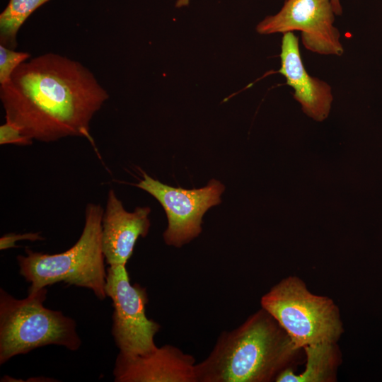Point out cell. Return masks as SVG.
Here are the masks:
<instances>
[{"instance_id":"cell-1","label":"cell","mask_w":382,"mask_h":382,"mask_svg":"<svg viewBox=\"0 0 382 382\" xmlns=\"http://www.w3.org/2000/svg\"><path fill=\"white\" fill-rule=\"evenodd\" d=\"M109 98L93 73L81 62L47 52L28 59L0 86L6 121L32 140L55 141L67 137L88 140L95 114Z\"/></svg>"},{"instance_id":"cell-2","label":"cell","mask_w":382,"mask_h":382,"mask_svg":"<svg viewBox=\"0 0 382 382\" xmlns=\"http://www.w3.org/2000/svg\"><path fill=\"white\" fill-rule=\"evenodd\" d=\"M288 333L261 308L219 336L209 354L196 364L197 382H270L292 368L299 352Z\"/></svg>"},{"instance_id":"cell-3","label":"cell","mask_w":382,"mask_h":382,"mask_svg":"<svg viewBox=\"0 0 382 382\" xmlns=\"http://www.w3.org/2000/svg\"><path fill=\"white\" fill-rule=\"evenodd\" d=\"M103 214L100 204L88 203L81 235L63 253L51 255L26 248L25 255L17 256L19 273L30 284L28 292L63 282L91 289L99 300L107 297V271L102 246Z\"/></svg>"},{"instance_id":"cell-4","label":"cell","mask_w":382,"mask_h":382,"mask_svg":"<svg viewBox=\"0 0 382 382\" xmlns=\"http://www.w3.org/2000/svg\"><path fill=\"white\" fill-rule=\"evenodd\" d=\"M47 293L43 287L18 299L0 289V364L47 345L70 351L81 347L75 320L60 311L45 307Z\"/></svg>"},{"instance_id":"cell-5","label":"cell","mask_w":382,"mask_h":382,"mask_svg":"<svg viewBox=\"0 0 382 382\" xmlns=\"http://www.w3.org/2000/svg\"><path fill=\"white\" fill-rule=\"evenodd\" d=\"M260 304L298 349L337 342L344 332L340 309L332 299L311 293L299 277L282 279L262 296Z\"/></svg>"},{"instance_id":"cell-6","label":"cell","mask_w":382,"mask_h":382,"mask_svg":"<svg viewBox=\"0 0 382 382\" xmlns=\"http://www.w3.org/2000/svg\"><path fill=\"white\" fill-rule=\"evenodd\" d=\"M105 291L112 301V335L120 353L134 356L153 352L160 325L146 315V288L130 282L125 265L107 268Z\"/></svg>"},{"instance_id":"cell-7","label":"cell","mask_w":382,"mask_h":382,"mask_svg":"<svg viewBox=\"0 0 382 382\" xmlns=\"http://www.w3.org/2000/svg\"><path fill=\"white\" fill-rule=\"evenodd\" d=\"M142 175L143 179L134 185L151 195L162 205L168 219L164 241L177 248L202 232L204 213L221 202L220 195L224 190V186L214 179L202 188L185 190L165 185L144 172Z\"/></svg>"},{"instance_id":"cell-8","label":"cell","mask_w":382,"mask_h":382,"mask_svg":"<svg viewBox=\"0 0 382 382\" xmlns=\"http://www.w3.org/2000/svg\"><path fill=\"white\" fill-rule=\"evenodd\" d=\"M335 15L330 0H285L281 10L264 18L256 30L262 35L299 30L308 50L340 56L344 49Z\"/></svg>"},{"instance_id":"cell-9","label":"cell","mask_w":382,"mask_h":382,"mask_svg":"<svg viewBox=\"0 0 382 382\" xmlns=\"http://www.w3.org/2000/svg\"><path fill=\"white\" fill-rule=\"evenodd\" d=\"M194 357L165 345L145 354L119 352L113 369L116 382H197Z\"/></svg>"},{"instance_id":"cell-10","label":"cell","mask_w":382,"mask_h":382,"mask_svg":"<svg viewBox=\"0 0 382 382\" xmlns=\"http://www.w3.org/2000/svg\"><path fill=\"white\" fill-rule=\"evenodd\" d=\"M148 207L126 211L115 191L108 194L102 218V246L106 264L125 265L132 255L139 237L144 238L151 226Z\"/></svg>"},{"instance_id":"cell-11","label":"cell","mask_w":382,"mask_h":382,"mask_svg":"<svg viewBox=\"0 0 382 382\" xmlns=\"http://www.w3.org/2000/svg\"><path fill=\"white\" fill-rule=\"evenodd\" d=\"M279 72L294 89L293 96L303 112L318 122L326 119L333 100L330 86L308 74L302 62L299 40L293 32L283 33Z\"/></svg>"},{"instance_id":"cell-12","label":"cell","mask_w":382,"mask_h":382,"mask_svg":"<svg viewBox=\"0 0 382 382\" xmlns=\"http://www.w3.org/2000/svg\"><path fill=\"white\" fill-rule=\"evenodd\" d=\"M305 369L299 374L292 368L282 371L275 378L277 382H333L341 362L337 342H321L305 346Z\"/></svg>"},{"instance_id":"cell-13","label":"cell","mask_w":382,"mask_h":382,"mask_svg":"<svg viewBox=\"0 0 382 382\" xmlns=\"http://www.w3.org/2000/svg\"><path fill=\"white\" fill-rule=\"evenodd\" d=\"M50 0H9L0 14V44L11 49L17 47V34L27 18Z\"/></svg>"},{"instance_id":"cell-14","label":"cell","mask_w":382,"mask_h":382,"mask_svg":"<svg viewBox=\"0 0 382 382\" xmlns=\"http://www.w3.org/2000/svg\"><path fill=\"white\" fill-rule=\"evenodd\" d=\"M30 57L29 52H17L0 44V85L8 82L14 71Z\"/></svg>"},{"instance_id":"cell-15","label":"cell","mask_w":382,"mask_h":382,"mask_svg":"<svg viewBox=\"0 0 382 382\" xmlns=\"http://www.w3.org/2000/svg\"><path fill=\"white\" fill-rule=\"evenodd\" d=\"M33 140L25 136L21 129L14 124L6 121L0 126V144H16L18 146H29Z\"/></svg>"},{"instance_id":"cell-16","label":"cell","mask_w":382,"mask_h":382,"mask_svg":"<svg viewBox=\"0 0 382 382\" xmlns=\"http://www.w3.org/2000/svg\"><path fill=\"white\" fill-rule=\"evenodd\" d=\"M44 238L40 235V232L26 233L22 234L9 233L4 235L0 238V250H6L17 248L16 243L21 240H28L32 241H42Z\"/></svg>"},{"instance_id":"cell-17","label":"cell","mask_w":382,"mask_h":382,"mask_svg":"<svg viewBox=\"0 0 382 382\" xmlns=\"http://www.w3.org/2000/svg\"><path fill=\"white\" fill-rule=\"evenodd\" d=\"M333 11L335 15H341L342 8L340 4V0H330Z\"/></svg>"},{"instance_id":"cell-18","label":"cell","mask_w":382,"mask_h":382,"mask_svg":"<svg viewBox=\"0 0 382 382\" xmlns=\"http://www.w3.org/2000/svg\"><path fill=\"white\" fill-rule=\"evenodd\" d=\"M190 0H178L176 6L178 7L185 6L189 4Z\"/></svg>"}]
</instances>
